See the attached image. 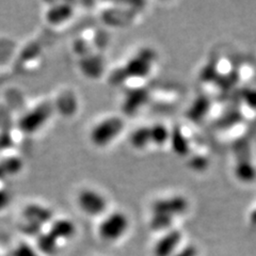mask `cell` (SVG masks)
Segmentation results:
<instances>
[{
  "instance_id": "17",
  "label": "cell",
  "mask_w": 256,
  "mask_h": 256,
  "mask_svg": "<svg viewBox=\"0 0 256 256\" xmlns=\"http://www.w3.org/2000/svg\"><path fill=\"white\" fill-rule=\"evenodd\" d=\"M9 196H8V194H6L4 191H0V210L9 202Z\"/></svg>"
},
{
  "instance_id": "13",
  "label": "cell",
  "mask_w": 256,
  "mask_h": 256,
  "mask_svg": "<svg viewBox=\"0 0 256 256\" xmlns=\"http://www.w3.org/2000/svg\"><path fill=\"white\" fill-rule=\"evenodd\" d=\"M61 244L56 239L50 232L42 234L38 239L40 250L45 254H54L59 250Z\"/></svg>"
},
{
  "instance_id": "7",
  "label": "cell",
  "mask_w": 256,
  "mask_h": 256,
  "mask_svg": "<svg viewBox=\"0 0 256 256\" xmlns=\"http://www.w3.org/2000/svg\"><path fill=\"white\" fill-rule=\"evenodd\" d=\"M48 232L61 244L74 238L77 233V228L75 223L72 220L60 218L50 222V228Z\"/></svg>"
},
{
  "instance_id": "10",
  "label": "cell",
  "mask_w": 256,
  "mask_h": 256,
  "mask_svg": "<svg viewBox=\"0 0 256 256\" xmlns=\"http://www.w3.org/2000/svg\"><path fill=\"white\" fill-rule=\"evenodd\" d=\"M73 8L68 4H61L58 6H54L47 13V20L54 25L63 24L70 20L73 16Z\"/></svg>"
},
{
  "instance_id": "3",
  "label": "cell",
  "mask_w": 256,
  "mask_h": 256,
  "mask_svg": "<svg viewBox=\"0 0 256 256\" xmlns=\"http://www.w3.org/2000/svg\"><path fill=\"white\" fill-rule=\"evenodd\" d=\"M77 206L89 217H100L105 214L108 208V201L102 194L94 188H84L76 196Z\"/></svg>"
},
{
  "instance_id": "11",
  "label": "cell",
  "mask_w": 256,
  "mask_h": 256,
  "mask_svg": "<svg viewBox=\"0 0 256 256\" xmlns=\"http://www.w3.org/2000/svg\"><path fill=\"white\" fill-rule=\"evenodd\" d=\"M152 146H164L171 141V130L164 124L156 123L150 126Z\"/></svg>"
},
{
  "instance_id": "1",
  "label": "cell",
  "mask_w": 256,
  "mask_h": 256,
  "mask_svg": "<svg viewBox=\"0 0 256 256\" xmlns=\"http://www.w3.org/2000/svg\"><path fill=\"white\" fill-rule=\"evenodd\" d=\"M125 128L124 118L118 116H110L100 120L90 130L89 138L95 148H104L114 143L122 134Z\"/></svg>"
},
{
  "instance_id": "14",
  "label": "cell",
  "mask_w": 256,
  "mask_h": 256,
  "mask_svg": "<svg viewBox=\"0 0 256 256\" xmlns=\"http://www.w3.org/2000/svg\"><path fill=\"white\" fill-rule=\"evenodd\" d=\"M235 173L240 180L246 182H250L254 180L256 176V171L249 162H239L235 169Z\"/></svg>"
},
{
  "instance_id": "15",
  "label": "cell",
  "mask_w": 256,
  "mask_h": 256,
  "mask_svg": "<svg viewBox=\"0 0 256 256\" xmlns=\"http://www.w3.org/2000/svg\"><path fill=\"white\" fill-rule=\"evenodd\" d=\"M174 256H198V250L194 246H180V249L174 254Z\"/></svg>"
},
{
  "instance_id": "12",
  "label": "cell",
  "mask_w": 256,
  "mask_h": 256,
  "mask_svg": "<svg viewBox=\"0 0 256 256\" xmlns=\"http://www.w3.org/2000/svg\"><path fill=\"white\" fill-rule=\"evenodd\" d=\"M130 142L136 150H143L152 146L150 126H142L134 130L130 134Z\"/></svg>"
},
{
  "instance_id": "16",
  "label": "cell",
  "mask_w": 256,
  "mask_h": 256,
  "mask_svg": "<svg viewBox=\"0 0 256 256\" xmlns=\"http://www.w3.org/2000/svg\"><path fill=\"white\" fill-rule=\"evenodd\" d=\"M246 105L253 109H256V90H250L246 94Z\"/></svg>"
},
{
  "instance_id": "6",
  "label": "cell",
  "mask_w": 256,
  "mask_h": 256,
  "mask_svg": "<svg viewBox=\"0 0 256 256\" xmlns=\"http://www.w3.org/2000/svg\"><path fill=\"white\" fill-rule=\"evenodd\" d=\"M182 242V233L180 230L172 228L162 233L154 244V256H174L178 252Z\"/></svg>"
},
{
  "instance_id": "9",
  "label": "cell",
  "mask_w": 256,
  "mask_h": 256,
  "mask_svg": "<svg viewBox=\"0 0 256 256\" xmlns=\"http://www.w3.org/2000/svg\"><path fill=\"white\" fill-rule=\"evenodd\" d=\"M172 146L176 153L180 156L189 155L188 153L191 150V140L188 137V134L184 132V128L176 127L174 130L171 132V141Z\"/></svg>"
},
{
  "instance_id": "2",
  "label": "cell",
  "mask_w": 256,
  "mask_h": 256,
  "mask_svg": "<svg viewBox=\"0 0 256 256\" xmlns=\"http://www.w3.org/2000/svg\"><path fill=\"white\" fill-rule=\"evenodd\" d=\"M130 226V219L125 212H111L102 216L98 226V235L105 242H116L127 234Z\"/></svg>"
},
{
  "instance_id": "5",
  "label": "cell",
  "mask_w": 256,
  "mask_h": 256,
  "mask_svg": "<svg viewBox=\"0 0 256 256\" xmlns=\"http://www.w3.org/2000/svg\"><path fill=\"white\" fill-rule=\"evenodd\" d=\"M189 203L182 196H169L157 198L150 206L152 214L176 219L188 210Z\"/></svg>"
},
{
  "instance_id": "8",
  "label": "cell",
  "mask_w": 256,
  "mask_h": 256,
  "mask_svg": "<svg viewBox=\"0 0 256 256\" xmlns=\"http://www.w3.org/2000/svg\"><path fill=\"white\" fill-rule=\"evenodd\" d=\"M52 107L48 104H44V105L40 106L36 109L34 112H32L28 116V120L24 121V130L27 132H36L38 130V127L41 125H44L48 118L52 114Z\"/></svg>"
},
{
  "instance_id": "18",
  "label": "cell",
  "mask_w": 256,
  "mask_h": 256,
  "mask_svg": "<svg viewBox=\"0 0 256 256\" xmlns=\"http://www.w3.org/2000/svg\"><path fill=\"white\" fill-rule=\"evenodd\" d=\"M251 221H252V223L256 224V210H254L251 214Z\"/></svg>"
},
{
  "instance_id": "4",
  "label": "cell",
  "mask_w": 256,
  "mask_h": 256,
  "mask_svg": "<svg viewBox=\"0 0 256 256\" xmlns=\"http://www.w3.org/2000/svg\"><path fill=\"white\" fill-rule=\"evenodd\" d=\"M155 64V54L150 50H140L126 63L122 68V72L126 76L125 79H146L152 72Z\"/></svg>"
}]
</instances>
